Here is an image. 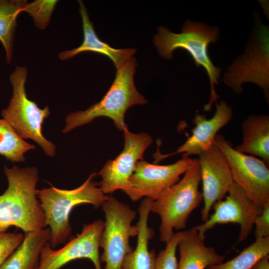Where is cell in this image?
Wrapping results in <instances>:
<instances>
[{
  "mask_svg": "<svg viewBox=\"0 0 269 269\" xmlns=\"http://www.w3.org/2000/svg\"><path fill=\"white\" fill-rule=\"evenodd\" d=\"M4 173L8 187L0 195V232L12 226L24 233L44 228L45 215L36 195V168L4 166Z\"/></svg>",
  "mask_w": 269,
  "mask_h": 269,
  "instance_id": "obj_1",
  "label": "cell"
},
{
  "mask_svg": "<svg viewBox=\"0 0 269 269\" xmlns=\"http://www.w3.org/2000/svg\"><path fill=\"white\" fill-rule=\"evenodd\" d=\"M220 36L219 28L200 21L186 20L180 33H174L164 26H159L153 37V43L159 55L166 60L172 59L173 52L177 48L187 51L196 67L202 66L206 70L210 84V97L204 106L205 111L210 110L212 105L217 103L220 97L215 84H218L221 69L212 63L208 53V46L216 43Z\"/></svg>",
  "mask_w": 269,
  "mask_h": 269,
  "instance_id": "obj_2",
  "label": "cell"
},
{
  "mask_svg": "<svg viewBox=\"0 0 269 269\" xmlns=\"http://www.w3.org/2000/svg\"><path fill=\"white\" fill-rule=\"evenodd\" d=\"M137 65L135 58L132 57L117 69L114 80L102 100L85 111L69 114L66 118V126L62 132L67 133L100 117L112 119L120 131L128 128L124 121L128 109L147 103L134 85V76Z\"/></svg>",
  "mask_w": 269,
  "mask_h": 269,
  "instance_id": "obj_3",
  "label": "cell"
},
{
  "mask_svg": "<svg viewBox=\"0 0 269 269\" xmlns=\"http://www.w3.org/2000/svg\"><path fill=\"white\" fill-rule=\"evenodd\" d=\"M96 173H91L78 187L64 190L51 187L36 190L45 217L46 226L51 231L49 243L52 248L64 244L69 238L71 227L69 215L77 205L90 204L95 208L101 206L109 196L104 194L98 183L93 180Z\"/></svg>",
  "mask_w": 269,
  "mask_h": 269,
  "instance_id": "obj_4",
  "label": "cell"
},
{
  "mask_svg": "<svg viewBox=\"0 0 269 269\" xmlns=\"http://www.w3.org/2000/svg\"><path fill=\"white\" fill-rule=\"evenodd\" d=\"M200 181V169L196 158L182 178L152 202L151 212L161 219L159 231L161 242L167 244L174 234V229L186 227L190 214L203 200L199 190Z\"/></svg>",
  "mask_w": 269,
  "mask_h": 269,
  "instance_id": "obj_5",
  "label": "cell"
},
{
  "mask_svg": "<svg viewBox=\"0 0 269 269\" xmlns=\"http://www.w3.org/2000/svg\"><path fill=\"white\" fill-rule=\"evenodd\" d=\"M243 54L236 58L224 73L222 81L234 92L243 91V84H256L269 102V28L258 13Z\"/></svg>",
  "mask_w": 269,
  "mask_h": 269,
  "instance_id": "obj_6",
  "label": "cell"
},
{
  "mask_svg": "<svg viewBox=\"0 0 269 269\" xmlns=\"http://www.w3.org/2000/svg\"><path fill=\"white\" fill-rule=\"evenodd\" d=\"M27 75V69L22 66H17L10 74L12 96L8 106L1 111V116L21 138L32 139L47 155L53 157L55 146L42 133V124L50 115L49 109L48 106L40 108L27 97L25 89Z\"/></svg>",
  "mask_w": 269,
  "mask_h": 269,
  "instance_id": "obj_7",
  "label": "cell"
},
{
  "mask_svg": "<svg viewBox=\"0 0 269 269\" xmlns=\"http://www.w3.org/2000/svg\"><path fill=\"white\" fill-rule=\"evenodd\" d=\"M101 207L105 221L99 242L100 262L105 264V269H121L125 258L133 250L130 239L138 233L136 225H132L136 212L112 196Z\"/></svg>",
  "mask_w": 269,
  "mask_h": 269,
  "instance_id": "obj_8",
  "label": "cell"
},
{
  "mask_svg": "<svg viewBox=\"0 0 269 269\" xmlns=\"http://www.w3.org/2000/svg\"><path fill=\"white\" fill-rule=\"evenodd\" d=\"M214 144L225 155L234 182L243 188L262 212L269 204V166L262 159L236 150L221 134L216 135Z\"/></svg>",
  "mask_w": 269,
  "mask_h": 269,
  "instance_id": "obj_9",
  "label": "cell"
},
{
  "mask_svg": "<svg viewBox=\"0 0 269 269\" xmlns=\"http://www.w3.org/2000/svg\"><path fill=\"white\" fill-rule=\"evenodd\" d=\"M174 163L161 165L138 160L130 178L129 186L124 192L133 201L145 197L153 201L159 198L179 180L180 176L192 164L194 159L188 156Z\"/></svg>",
  "mask_w": 269,
  "mask_h": 269,
  "instance_id": "obj_10",
  "label": "cell"
},
{
  "mask_svg": "<svg viewBox=\"0 0 269 269\" xmlns=\"http://www.w3.org/2000/svg\"><path fill=\"white\" fill-rule=\"evenodd\" d=\"M102 219L85 224L81 233L71 238L62 248L55 250L49 242L42 249L39 269H60L68 263L77 259H87L95 269H102L100 255V239L104 227Z\"/></svg>",
  "mask_w": 269,
  "mask_h": 269,
  "instance_id": "obj_11",
  "label": "cell"
},
{
  "mask_svg": "<svg viewBox=\"0 0 269 269\" xmlns=\"http://www.w3.org/2000/svg\"><path fill=\"white\" fill-rule=\"evenodd\" d=\"M123 131L125 139L123 151L114 159L109 160L98 173L102 178L99 187L106 195L128 189L136 162L143 159L145 149L152 142V138L148 134H134L128 128Z\"/></svg>",
  "mask_w": 269,
  "mask_h": 269,
  "instance_id": "obj_12",
  "label": "cell"
},
{
  "mask_svg": "<svg viewBox=\"0 0 269 269\" xmlns=\"http://www.w3.org/2000/svg\"><path fill=\"white\" fill-rule=\"evenodd\" d=\"M226 199L214 204V213L204 223L192 228L205 239V233L217 224L235 223L240 225L238 243L247 238L254 226L256 216L261 213L243 188L234 182Z\"/></svg>",
  "mask_w": 269,
  "mask_h": 269,
  "instance_id": "obj_13",
  "label": "cell"
},
{
  "mask_svg": "<svg viewBox=\"0 0 269 269\" xmlns=\"http://www.w3.org/2000/svg\"><path fill=\"white\" fill-rule=\"evenodd\" d=\"M204 205L201 219L205 222L214 203L222 200L234 182L226 158L215 144L198 156Z\"/></svg>",
  "mask_w": 269,
  "mask_h": 269,
  "instance_id": "obj_14",
  "label": "cell"
},
{
  "mask_svg": "<svg viewBox=\"0 0 269 269\" xmlns=\"http://www.w3.org/2000/svg\"><path fill=\"white\" fill-rule=\"evenodd\" d=\"M216 110L214 116L208 119L204 115L197 113L193 120L195 125L192 134L185 142L171 153L161 154L156 153L155 162L169 156L182 153V156L198 155L209 149L214 144L218 132L232 119L233 110L225 101L216 103Z\"/></svg>",
  "mask_w": 269,
  "mask_h": 269,
  "instance_id": "obj_15",
  "label": "cell"
},
{
  "mask_svg": "<svg viewBox=\"0 0 269 269\" xmlns=\"http://www.w3.org/2000/svg\"><path fill=\"white\" fill-rule=\"evenodd\" d=\"M79 12L82 20L83 40L78 47L58 54L61 60H66L83 52H93L109 58L116 69L133 57L136 51L134 48L116 49L102 41L97 35L93 24L90 19L87 9L82 0H78Z\"/></svg>",
  "mask_w": 269,
  "mask_h": 269,
  "instance_id": "obj_16",
  "label": "cell"
},
{
  "mask_svg": "<svg viewBox=\"0 0 269 269\" xmlns=\"http://www.w3.org/2000/svg\"><path fill=\"white\" fill-rule=\"evenodd\" d=\"M204 240L193 228L183 231L177 245L178 269H207L224 262L225 256L218 254L214 248L206 246Z\"/></svg>",
  "mask_w": 269,
  "mask_h": 269,
  "instance_id": "obj_17",
  "label": "cell"
},
{
  "mask_svg": "<svg viewBox=\"0 0 269 269\" xmlns=\"http://www.w3.org/2000/svg\"><path fill=\"white\" fill-rule=\"evenodd\" d=\"M153 201L147 198L141 202L138 209L139 218L137 244L134 250L125 258L121 269H155V252L148 249V242L153 237V230L148 226V218Z\"/></svg>",
  "mask_w": 269,
  "mask_h": 269,
  "instance_id": "obj_18",
  "label": "cell"
},
{
  "mask_svg": "<svg viewBox=\"0 0 269 269\" xmlns=\"http://www.w3.org/2000/svg\"><path fill=\"white\" fill-rule=\"evenodd\" d=\"M242 143L238 151L260 158L269 165V116L251 115L242 124Z\"/></svg>",
  "mask_w": 269,
  "mask_h": 269,
  "instance_id": "obj_19",
  "label": "cell"
},
{
  "mask_svg": "<svg viewBox=\"0 0 269 269\" xmlns=\"http://www.w3.org/2000/svg\"><path fill=\"white\" fill-rule=\"evenodd\" d=\"M50 237L49 228L24 233L22 243L0 269H39L41 252Z\"/></svg>",
  "mask_w": 269,
  "mask_h": 269,
  "instance_id": "obj_20",
  "label": "cell"
},
{
  "mask_svg": "<svg viewBox=\"0 0 269 269\" xmlns=\"http://www.w3.org/2000/svg\"><path fill=\"white\" fill-rule=\"evenodd\" d=\"M27 2L25 0H0V42L4 48L8 63L12 57L16 19Z\"/></svg>",
  "mask_w": 269,
  "mask_h": 269,
  "instance_id": "obj_21",
  "label": "cell"
},
{
  "mask_svg": "<svg viewBox=\"0 0 269 269\" xmlns=\"http://www.w3.org/2000/svg\"><path fill=\"white\" fill-rule=\"evenodd\" d=\"M35 148L26 142L14 131L8 123L0 119V155L12 162L25 161L24 154Z\"/></svg>",
  "mask_w": 269,
  "mask_h": 269,
  "instance_id": "obj_22",
  "label": "cell"
},
{
  "mask_svg": "<svg viewBox=\"0 0 269 269\" xmlns=\"http://www.w3.org/2000/svg\"><path fill=\"white\" fill-rule=\"evenodd\" d=\"M269 254V237L257 239L232 259L209 266L207 269H249L257 261Z\"/></svg>",
  "mask_w": 269,
  "mask_h": 269,
  "instance_id": "obj_23",
  "label": "cell"
},
{
  "mask_svg": "<svg viewBox=\"0 0 269 269\" xmlns=\"http://www.w3.org/2000/svg\"><path fill=\"white\" fill-rule=\"evenodd\" d=\"M56 0H36L24 5L22 11L32 17L36 27L44 29L49 23L51 16L57 3Z\"/></svg>",
  "mask_w": 269,
  "mask_h": 269,
  "instance_id": "obj_24",
  "label": "cell"
},
{
  "mask_svg": "<svg viewBox=\"0 0 269 269\" xmlns=\"http://www.w3.org/2000/svg\"><path fill=\"white\" fill-rule=\"evenodd\" d=\"M183 235V231L174 233L172 239L166 244L165 249L156 255L155 269H178L176 252L178 243Z\"/></svg>",
  "mask_w": 269,
  "mask_h": 269,
  "instance_id": "obj_25",
  "label": "cell"
},
{
  "mask_svg": "<svg viewBox=\"0 0 269 269\" xmlns=\"http://www.w3.org/2000/svg\"><path fill=\"white\" fill-rule=\"evenodd\" d=\"M24 239L21 233L0 232V267L20 245Z\"/></svg>",
  "mask_w": 269,
  "mask_h": 269,
  "instance_id": "obj_26",
  "label": "cell"
},
{
  "mask_svg": "<svg viewBox=\"0 0 269 269\" xmlns=\"http://www.w3.org/2000/svg\"><path fill=\"white\" fill-rule=\"evenodd\" d=\"M254 236L256 239L269 237V204L263 208L255 219Z\"/></svg>",
  "mask_w": 269,
  "mask_h": 269,
  "instance_id": "obj_27",
  "label": "cell"
},
{
  "mask_svg": "<svg viewBox=\"0 0 269 269\" xmlns=\"http://www.w3.org/2000/svg\"><path fill=\"white\" fill-rule=\"evenodd\" d=\"M249 269H269V256L260 259Z\"/></svg>",
  "mask_w": 269,
  "mask_h": 269,
  "instance_id": "obj_28",
  "label": "cell"
}]
</instances>
